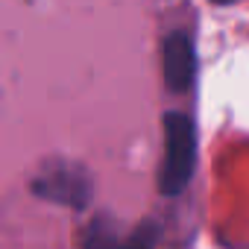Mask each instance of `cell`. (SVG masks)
Wrapping results in <instances>:
<instances>
[{
	"label": "cell",
	"instance_id": "6da1fadb",
	"mask_svg": "<svg viewBox=\"0 0 249 249\" xmlns=\"http://www.w3.org/2000/svg\"><path fill=\"white\" fill-rule=\"evenodd\" d=\"M196 164V129L185 111L164 114V156L159 167V191L164 196H179L191 179Z\"/></svg>",
	"mask_w": 249,
	"mask_h": 249
},
{
	"label": "cell",
	"instance_id": "7a4b0ae2",
	"mask_svg": "<svg viewBox=\"0 0 249 249\" xmlns=\"http://www.w3.org/2000/svg\"><path fill=\"white\" fill-rule=\"evenodd\" d=\"M36 194L62 205H85L88 199V179L79 167H68V164H53L44 167L38 182H36Z\"/></svg>",
	"mask_w": 249,
	"mask_h": 249
},
{
	"label": "cell",
	"instance_id": "3957f363",
	"mask_svg": "<svg viewBox=\"0 0 249 249\" xmlns=\"http://www.w3.org/2000/svg\"><path fill=\"white\" fill-rule=\"evenodd\" d=\"M161 71L170 91H185L194 85L196 73V50L185 33H170L161 44Z\"/></svg>",
	"mask_w": 249,
	"mask_h": 249
},
{
	"label": "cell",
	"instance_id": "277c9868",
	"mask_svg": "<svg viewBox=\"0 0 249 249\" xmlns=\"http://www.w3.org/2000/svg\"><path fill=\"white\" fill-rule=\"evenodd\" d=\"M153 243H156V229L150 223L126 231L108 220H100L88 229L85 237V249H153Z\"/></svg>",
	"mask_w": 249,
	"mask_h": 249
},
{
	"label": "cell",
	"instance_id": "5b68a950",
	"mask_svg": "<svg viewBox=\"0 0 249 249\" xmlns=\"http://www.w3.org/2000/svg\"><path fill=\"white\" fill-rule=\"evenodd\" d=\"M214 3H234V0H214Z\"/></svg>",
	"mask_w": 249,
	"mask_h": 249
}]
</instances>
